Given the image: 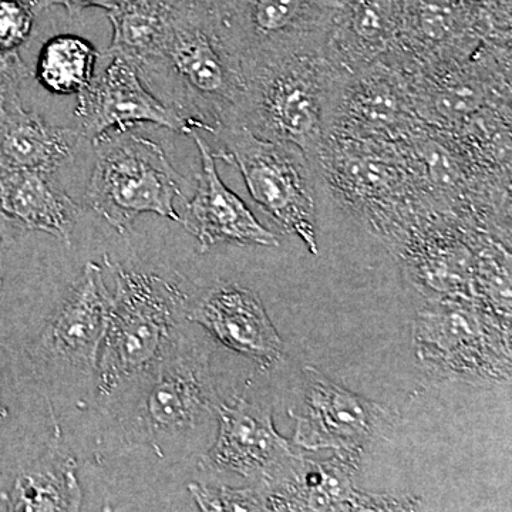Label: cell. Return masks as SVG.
<instances>
[{"mask_svg": "<svg viewBox=\"0 0 512 512\" xmlns=\"http://www.w3.org/2000/svg\"><path fill=\"white\" fill-rule=\"evenodd\" d=\"M138 73L180 114L188 134L217 137L241 126L244 73L221 35L214 0H177L163 45Z\"/></svg>", "mask_w": 512, "mask_h": 512, "instance_id": "1", "label": "cell"}, {"mask_svg": "<svg viewBox=\"0 0 512 512\" xmlns=\"http://www.w3.org/2000/svg\"><path fill=\"white\" fill-rule=\"evenodd\" d=\"M114 278L109 318L96 373L103 406L147 375L184 330L190 295L173 279L124 268L104 256Z\"/></svg>", "mask_w": 512, "mask_h": 512, "instance_id": "2", "label": "cell"}, {"mask_svg": "<svg viewBox=\"0 0 512 512\" xmlns=\"http://www.w3.org/2000/svg\"><path fill=\"white\" fill-rule=\"evenodd\" d=\"M241 126L301 148L313 161L330 136L333 103L345 76L325 49L276 57L242 69Z\"/></svg>", "mask_w": 512, "mask_h": 512, "instance_id": "3", "label": "cell"}, {"mask_svg": "<svg viewBox=\"0 0 512 512\" xmlns=\"http://www.w3.org/2000/svg\"><path fill=\"white\" fill-rule=\"evenodd\" d=\"M221 403L207 346L184 329L163 359L106 407L117 412L127 444L150 446L164 457L168 447L217 417Z\"/></svg>", "mask_w": 512, "mask_h": 512, "instance_id": "4", "label": "cell"}, {"mask_svg": "<svg viewBox=\"0 0 512 512\" xmlns=\"http://www.w3.org/2000/svg\"><path fill=\"white\" fill-rule=\"evenodd\" d=\"M94 146L97 156L86 202L110 227L126 235L141 214L181 224L174 201L184 197L187 181L160 144L124 131L109 134Z\"/></svg>", "mask_w": 512, "mask_h": 512, "instance_id": "5", "label": "cell"}, {"mask_svg": "<svg viewBox=\"0 0 512 512\" xmlns=\"http://www.w3.org/2000/svg\"><path fill=\"white\" fill-rule=\"evenodd\" d=\"M217 137L224 147L215 156L237 165L252 200L318 255L315 161L293 144L265 140L244 126L228 128Z\"/></svg>", "mask_w": 512, "mask_h": 512, "instance_id": "6", "label": "cell"}, {"mask_svg": "<svg viewBox=\"0 0 512 512\" xmlns=\"http://www.w3.org/2000/svg\"><path fill=\"white\" fill-rule=\"evenodd\" d=\"M225 43L241 69L325 49L338 0H214Z\"/></svg>", "mask_w": 512, "mask_h": 512, "instance_id": "7", "label": "cell"}, {"mask_svg": "<svg viewBox=\"0 0 512 512\" xmlns=\"http://www.w3.org/2000/svg\"><path fill=\"white\" fill-rule=\"evenodd\" d=\"M110 301L103 268L87 262L30 349L47 387L96 379Z\"/></svg>", "mask_w": 512, "mask_h": 512, "instance_id": "8", "label": "cell"}, {"mask_svg": "<svg viewBox=\"0 0 512 512\" xmlns=\"http://www.w3.org/2000/svg\"><path fill=\"white\" fill-rule=\"evenodd\" d=\"M419 124L413 70L387 55L342 77L329 138L400 141Z\"/></svg>", "mask_w": 512, "mask_h": 512, "instance_id": "9", "label": "cell"}, {"mask_svg": "<svg viewBox=\"0 0 512 512\" xmlns=\"http://www.w3.org/2000/svg\"><path fill=\"white\" fill-rule=\"evenodd\" d=\"M362 451H333L313 460L296 456L275 481L259 485L265 511H413L416 498L370 494L357 490L355 477Z\"/></svg>", "mask_w": 512, "mask_h": 512, "instance_id": "10", "label": "cell"}, {"mask_svg": "<svg viewBox=\"0 0 512 512\" xmlns=\"http://www.w3.org/2000/svg\"><path fill=\"white\" fill-rule=\"evenodd\" d=\"M295 420L293 441L305 450H365L393 426L392 413L350 392L313 366L303 367L301 409H289Z\"/></svg>", "mask_w": 512, "mask_h": 512, "instance_id": "11", "label": "cell"}, {"mask_svg": "<svg viewBox=\"0 0 512 512\" xmlns=\"http://www.w3.org/2000/svg\"><path fill=\"white\" fill-rule=\"evenodd\" d=\"M505 39L484 10L461 0H406L402 33L390 55L414 69H431L464 62L484 43Z\"/></svg>", "mask_w": 512, "mask_h": 512, "instance_id": "12", "label": "cell"}, {"mask_svg": "<svg viewBox=\"0 0 512 512\" xmlns=\"http://www.w3.org/2000/svg\"><path fill=\"white\" fill-rule=\"evenodd\" d=\"M495 335L483 313L453 302L429 306L414 325L420 359L463 376L510 372V345Z\"/></svg>", "mask_w": 512, "mask_h": 512, "instance_id": "13", "label": "cell"}, {"mask_svg": "<svg viewBox=\"0 0 512 512\" xmlns=\"http://www.w3.org/2000/svg\"><path fill=\"white\" fill-rule=\"evenodd\" d=\"M110 63L82 93L74 110L84 140L99 143L109 134L124 133L137 124H157L188 134L180 114L148 89L137 67L123 57Z\"/></svg>", "mask_w": 512, "mask_h": 512, "instance_id": "14", "label": "cell"}, {"mask_svg": "<svg viewBox=\"0 0 512 512\" xmlns=\"http://www.w3.org/2000/svg\"><path fill=\"white\" fill-rule=\"evenodd\" d=\"M217 420V439L202 458L207 470L266 485L281 476L295 457L289 441L276 431L271 409L264 404L234 397L220 404Z\"/></svg>", "mask_w": 512, "mask_h": 512, "instance_id": "15", "label": "cell"}, {"mask_svg": "<svg viewBox=\"0 0 512 512\" xmlns=\"http://www.w3.org/2000/svg\"><path fill=\"white\" fill-rule=\"evenodd\" d=\"M185 318L239 355L271 367L284 356V342L261 299L251 289L218 282L188 301Z\"/></svg>", "mask_w": 512, "mask_h": 512, "instance_id": "16", "label": "cell"}, {"mask_svg": "<svg viewBox=\"0 0 512 512\" xmlns=\"http://www.w3.org/2000/svg\"><path fill=\"white\" fill-rule=\"evenodd\" d=\"M200 151L201 171L197 191L185 205L181 224L195 237L201 252L218 244L278 247L275 234L261 224L248 205L221 180L217 156L198 131L188 134Z\"/></svg>", "mask_w": 512, "mask_h": 512, "instance_id": "17", "label": "cell"}, {"mask_svg": "<svg viewBox=\"0 0 512 512\" xmlns=\"http://www.w3.org/2000/svg\"><path fill=\"white\" fill-rule=\"evenodd\" d=\"M406 0H338L326 53L353 73L393 52L403 29Z\"/></svg>", "mask_w": 512, "mask_h": 512, "instance_id": "18", "label": "cell"}, {"mask_svg": "<svg viewBox=\"0 0 512 512\" xmlns=\"http://www.w3.org/2000/svg\"><path fill=\"white\" fill-rule=\"evenodd\" d=\"M0 211L23 228L72 244L82 208L57 183L55 173L0 168Z\"/></svg>", "mask_w": 512, "mask_h": 512, "instance_id": "19", "label": "cell"}, {"mask_svg": "<svg viewBox=\"0 0 512 512\" xmlns=\"http://www.w3.org/2000/svg\"><path fill=\"white\" fill-rule=\"evenodd\" d=\"M83 140L79 127H55L19 97L0 103V168H30L56 173L69 163Z\"/></svg>", "mask_w": 512, "mask_h": 512, "instance_id": "20", "label": "cell"}, {"mask_svg": "<svg viewBox=\"0 0 512 512\" xmlns=\"http://www.w3.org/2000/svg\"><path fill=\"white\" fill-rule=\"evenodd\" d=\"M82 500L76 461L57 431L46 453L16 477L5 504L6 510L15 512H67L79 511Z\"/></svg>", "mask_w": 512, "mask_h": 512, "instance_id": "21", "label": "cell"}, {"mask_svg": "<svg viewBox=\"0 0 512 512\" xmlns=\"http://www.w3.org/2000/svg\"><path fill=\"white\" fill-rule=\"evenodd\" d=\"M177 0H123L110 10L113 39L107 57H123L140 70L157 55Z\"/></svg>", "mask_w": 512, "mask_h": 512, "instance_id": "22", "label": "cell"}, {"mask_svg": "<svg viewBox=\"0 0 512 512\" xmlns=\"http://www.w3.org/2000/svg\"><path fill=\"white\" fill-rule=\"evenodd\" d=\"M97 59L99 52L89 40L57 35L40 49L35 76L47 92L72 96L82 93L93 82Z\"/></svg>", "mask_w": 512, "mask_h": 512, "instance_id": "23", "label": "cell"}, {"mask_svg": "<svg viewBox=\"0 0 512 512\" xmlns=\"http://www.w3.org/2000/svg\"><path fill=\"white\" fill-rule=\"evenodd\" d=\"M188 491L201 511H265L264 491L258 484L231 488L191 483Z\"/></svg>", "mask_w": 512, "mask_h": 512, "instance_id": "24", "label": "cell"}, {"mask_svg": "<svg viewBox=\"0 0 512 512\" xmlns=\"http://www.w3.org/2000/svg\"><path fill=\"white\" fill-rule=\"evenodd\" d=\"M35 18L23 0H0V49L18 52L32 35Z\"/></svg>", "mask_w": 512, "mask_h": 512, "instance_id": "25", "label": "cell"}, {"mask_svg": "<svg viewBox=\"0 0 512 512\" xmlns=\"http://www.w3.org/2000/svg\"><path fill=\"white\" fill-rule=\"evenodd\" d=\"M29 69L19 52L0 49V103L19 97L22 83L29 77Z\"/></svg>", "mask_w": 512, "mask_h": 512, "instance_id": "26", "label": "cell"}, {"mask_svg": "<svg viewBox=\"0 0 512 512\" xmlns=\"http://www.w3.org/2000/svg\"><path fill=\"white\" fill-rule=\"evenodd\" d=\"M123 0H60V5L69 10L72 15L82 12L84 9L100 8L107 10L116 9Z\"/></svg>", "mask_w": 512, "mask_h": 512, "instance_id": "27", "label": "cell"}, {"mask_svg": "<svg viewBox=\"0 0 512 512\" xmlns=\"http://www.w3.org/2000/svg\"><path fill=\"white\" fill-rule=\"evenodd\" d=\"M471 8L487 10L500 18L511 19V0H461Z\"/></svg>", "mask_w": 512, "mask_h": 512, "instance_id": "28", "label": "cell"}, {"mask_svg": "<svg viewBox=\"0 0 512 512\" xmlns=\"http://www.w3.org/2000/svg\"><path fill=\"white\" fill-rule=\"evenodd\" d=\"M22 228V225L10 220L9 217H6V215L0 211V255H2V252L5 251L10 244H12L18 229Z\"/></svg>", "mask_w": 512, "mask_h": 512, "instance_id": "29", "label": "cell"}, {"mask_svg": "<svg viewBox=\"0 0 512 512\" xmlns=\"http://www.w3.org/2000/svg\"><path fill=\"white\" fill-rule=\"evenodd\" d=\"M8 417V409H6L5 404L0 402V426H2V424L5 423L6 420H8Z\"/></svg>", "mask_w": 512, "mask_h": 512, "instance_id": "30", "label": "cell"}]
</instances>
